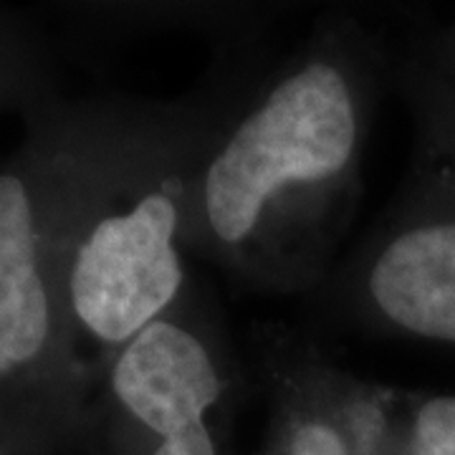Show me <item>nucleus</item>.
Returning <instances> with one entry per match:
<instances>
[{
  "mask_svg": "<svg viewBox=\"0 0 455 455\" xmlns=\"http://www.w3.org/2000/svg\"><path fill=\"white\" fill-rule=\"evenodd\" d=\"M390 51L352 13H324L260 74L190 196L185 251L245 286L311 296L339 263Z\"/></svg>",
  "mask_w": 455,
  "mask_h": 455,
  "instance_id": "obj_1",
  "label": "nucleus"
},
{
  "mask_svg": "<svg viewBox=\"0 0 455 455\" xmlns=\"http://www.w3.org/2000/svg\"><path fill=\"white\" fill-rule=\"evenodd\" d=\"M208 79L188 94L134 107L101 170L92 220L76 228L66 268L68 311L116 352L172 309L193 283L185 226L197 172L263 71L256 49H218Z\"/></svg>",
  "mask_w": 455,
  "mask_h": 455,
  "instance_id": "obj_2",
  "label": "nucleus"
},
{
  "mask_svg": "<svg viewBox=\"0 0 455 455\" xmlns=\"http://www.w3.org/2000/svg\"><path fill=\"white\" fill-rule=\"evenodd\" d=\"M307 311L334 331L455 347V142L418 130L390 208L307 296Z\"/></svg>",
  "mask_w": 455,
  "mask_h": 455,
  "instance_id": "obj_3",
  "label": "nucleus"
},
{
  "mask_svg": "<svg viewBox=\"0 0 455 455\" xmlns=\"http://www.w3.org/2000/svg\"><path fill=\"white\" fill-rule=\"evenodd\" d=\"M256 372L268 405L259 455H400L410 395L341 370L304 331L260 326Z\"/></svg>",
  "mask_w": 455,
  "mask_h": 455,
  "instance_id": "obj_4",
  "label": "nucleus"
},
{
  "mask_svg": "<svg viewBox=\"0 0 455 455\" xmlns=\"http://www.w3.org/2000/svg\"><path fill=\"white\" fill-rule=\"evenodd\" d=\"M38 190L20 172L0 175V379L51 359L56 307L46 276Z\"/></svg>",
  "mask_w": 455,
  "mask_h": 455,
  "instance_id": "obj_5",
  "label": "nucleus"
},
{
  "mask_svg": "<svg viewBox=\"0 0 455 455\" xmlns=\"http://www.w3.org/2000/svg\"><path fill=\"white\" fill-rule=\"evenodd\" d=\"M390 82L407 99L415 127L455 142V23L418 38L392 64Z\"/></svg>",
  "mask_w": 455,
  "mask_h": 455,
  "instance_id": "obj_6",
  "label": "nucleus"
},
{
  "mask_svg": "<svg viewBox=\"0 0 455 455\" xmlns=\"http://www.w3.org/2000/svg\"><path fill=\"white\" fill-rule=\"evenodd\" d=\"M235 407H226L208 420L175 430H147L119 423L122 455H230Z\"/></svg>",
  "mask_w": 455,
  "mask_h": 455,
  "instance_id": "obj_7",
  "label": "nucleus"
},
{
  "mask_svg": "<svg viewBox=\"0 0 455 455\" xmlns=\"http://www.w3.org/2000/svg\"><path fill=\"white\" fill-rule=\"evenodd\" d=\"M400 455H455V395H410Z\"/></svg>",
  "mask_w": 455,
  "mask_h": 455,
  "instance_id": "obj_8",
  "label": "nucleus"
}]
</instances>
